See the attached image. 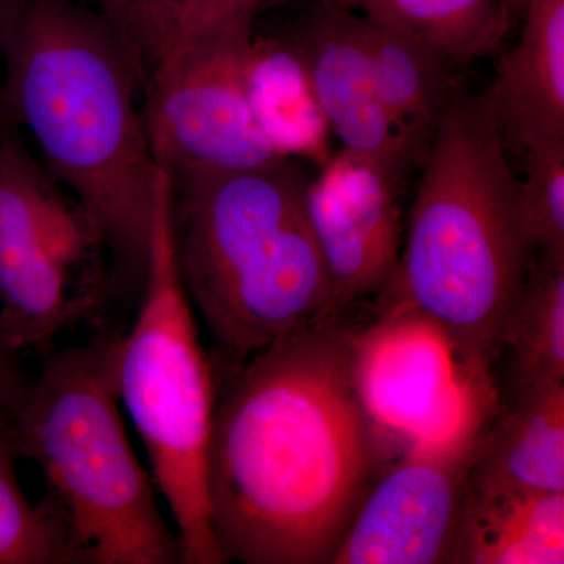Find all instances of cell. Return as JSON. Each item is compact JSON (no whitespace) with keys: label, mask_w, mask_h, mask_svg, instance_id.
<instances>
[{"label":"cell","mask_w":564,"mask_h":564,"mask_svg":"<svg viewBox=\"0 0 564 564\" xmlns=\"http://www.w3.org/2000/svg\"><path fill=\"white\" fill-rule=\"evenodd\" d=\"M352 383L381 433L413 441L452 432L474 408L494 402L492 386L467 372L443 329L411 311H386L352 332Z\"/></svg>","instance_id":"obj_10"},{"label":"cell","mask_w":564,"mask_h":564,"mask_svg":"<svg viewBox=\"0 0 564 564\" xmlns=\"http://www.w3.org/2000/svg\"><path fill=\"white\" fill-rule=\"evenodd\" d=\"M358 14L381 101L414 165H422L458 85L454 68L410 33Z\"/></svg>","instance_id":"obj_16"},{"label":"cell","mask_w":564,"mask_h":564,"mask_svg":"<svg viewBox=\"0 0 564 564\" xmlns=\"http://www.w3.org/2000/svg\"><path fill=\"white\" fill-rule=\"evenodd\" d=\"M20 458L14 417L0 408V564H76L57 516L22 491Z\"/></svg>","instance_id":"obj_20"},{"label":"cell","mask_w":564,"mask_h":564,"mask_svg":"<svg viewBox=\"0 0 564 564\" xmlns=\"http://www.w3.org/2000/svg\"><path fill=\"white\" fill-rule=\"evenodd\" d=\"M351 337L340 321L315 322L228 369L206 464L225 562L332 563L381 434L352 383Z\"/></svg>","instance_id":"obj_1"},{"label":"cell","mask_w":564,"mask_h":564,"mask_svg":"<svg viewBox=\"0 0 564 564\" xmlns=\"http://www.w3.org/2000/svg\"><path fill=\"white\" fill-rule=\"evenodd\" d=\"M115 291L98 223L18 132L0 137V318L11 347L50 350L61 334L98 317Z\"/></svg>","instance_id":"obj_7"},{"label":"cell","mask_w":564,"mask_h":564,"mask_svg":"<svg viewBox=\"0 0 564 564\" xmlns=\"http://www.w3.org/2000/svg\"><path fill=\"white\" fill-rule=\"evenodd\" d=\"M120 402L150 456L169 503L182 564H223L212 529L206 464L217 388L184 281L173 234V181L159 166L152 196L139 314L117 351Z\"/></svg>","instance_id":"obj_6"},{"label":"cell","mask_w":564,"mask_h":564,"mask_svg":"<svg viewBox=\"0 0 564 564\" xmlns=\"http://www.w3.org/2000/svg\"><path fill=\"white\" fill-rule=\"evenodd\" d=\"M521 24L486 93L505 144L522 151L564 140V0H530Z\"/></svg>","instance_id":"obj_13"},{"label":"cell","mask_w":564,"mask_h":564,"mask_svg":"<svg viewBox=\"0 0 564 564\" xmlns=\"http://www.w3.org/2000/svg\"><path fill=\"white\" fill-rule=\"evenodd\" d=\"M518 180V209L530 247L564 252V140L530 144Z\"/></svg>","instance_id":"obj_21"},{"label":"cell","mask_w":564,"mask_h":564,"mask_svg":"<svg viewBox=\"0 0 564 564\" xmlns=\"http://www.w3.org/2000/svg\"><path fill=\"white\" fill-rule=\"evenodd\" d=\"M529 2L530 0H503L505 11H507L510 25H514L518 24V22H521Z\"/></svg>","instance_id":"obj_26"},{"label":"cell","mask_w":564,"mask_h":564,"mask_svg":"<svg viewBox=\"0 0 564 564\" xmlns=\"http://www.w3.org/2000/svg\"><path fill=\"white\" fill-rule=\"evenodd\" d=\"M10 0H0V36H2L3 22H6L7 11H9ZM14 131L11 128L9 118H7L6 107H3L2 91V61H0V137L9 135Z\"/></svg>","instance_id":"obj_25"},{"label":"cell","mask_w":564,"mask_h":564,"mask_svg":"<svg viewBox=\"0 0 564 564\" xmlns=\"http://www.w3.org/2000/svg\"><path fill=\"white\" fill-rule=\"evenodd\" d=\"M432 47L452 68L499 50L510 31L503 0H336Z\"/></svg>","instance_id":"obj_18"},{"label":"cell","mask_w":564,"mask_h":564,"mask_svg":"<svg viewBox=\"0 0 564 564\" xmlns=\"http://www.w3.org/2000/svg\"><path fill=\"white\" fill-rule=\"evenodd\" d=\"M172 181L182 281L228 369L325 321L329 278L295 163Z\"/></svg>","instance_id":"obj_4"},{"label":"cell","mask_w":564,"mask_h":564,"mask_svg":"<svg viewBox=\"0 0 564 564\" xmlns=\"http://www.w3.org/2000/svg\"><path fill=\"white\" fill-rule=\"evenodd\" d=\"M252 22L177 44L152 73L143 107L155 163L172 177L284 162L256 120L248 87Z\"/></svg>","instance_id":"obj_8"},{"label":"cell","mask_w":564,"mask_h":564,"mask_svg":"<svg viewBox=\"0 0 564 564\" xmlns=\"http://www.w3.org/2000/svg\"><path fill=\"white\" fill-rule=\"evenodd\" d=\"M469 485L564 492V383L514 393L494 429H485Z\"/></svg>","instance_id":"obj_14"},{"label":"cell","mask_w":564,"mask_h":564,"mask_svg":"<svg viewBox=\"0 0 564 564\" xmlns=\"http://www.w3.org/2000/svg\"><path fill=\"white\" fill-rule=\"evenodd\" d=\"M0 61L11 128L98 223L118 289L141 288L159 165L131 51L79 0H10Z\"/></svg>","instance_id":"obj_2"},{"label":"cell","mask_w":564,"mask_h":564,"mask_svg":"<svg viewBox=\"0 0 564 564\" xmlns=\"http://www.w3.org/2000/svg\"><path fill=\"white\" fill-rule=\"evenodd\" d=\"M267 2L270 0H184L166 52L232 25L254 24L256 14Z\"/></svg>","instance_id":"obj_23"},{"label":"cell","mask_w":564,"mask_h":564,"mask_svg":"<svg viewBox=\"0 0 564 564\" xmlns=\"http://www.w3.org/2000/svg\"><path fill=\"white\" fill-rule=\"evenodd\" d=\"M451 563L563 564L564 492L467 486Z\"/></svg>","instance_id":"obj_15"},{"label":"cell","mask_w":564,"mask_h":564,"mask_svg":"<svg viewBox=\"0 0 564 564\" xmlns=\"http://www.w3.org/2000/svg\"><path fill=\"white\" fill-rule=\"evenodd\" d=\"M503 350L511 395L564 383V252H536Z\"/></svg>","instance_id":"obj_19"},{"label":"cell","mask_w":564,"mask_h":564,"mask_svg":"<svg viewBox=\"0 0 564 564\" xmlns=\"http://www.w3.org/2000/svg\"><path fill=\"white\" fill-rule=\"evenodd\" d=\"M410 226L380 313L436 323L467 372L492 386L533 248L518 209V177L488 93L456 85L422 165Z\"/></svg>","instance_id":"obj_3"},{"label":"cell","mask_w":564,"mask_h":564,"mask_svg":"<svg viewBox=\"0 0 564 564\" xmlns=\"http://www.w3.org/2000/svg\"><path fill=\"white\" fill-rule=\"evenodd\" d=\"M248 87L256 120L281 159L304 158L321 166L332 159L328 121L288 40L254 39Z\"/></svg>","instance_id":"obj_17"},{"label":"cell","mask_w":564,"mask_h":564,"mask_svg":"<svg viewBox=\"0 0 564 564\" xmlns=\"http://www.w3.org/2000/svg\"><path fill=\"white\" fill-rule=\"evenodd\" d=\"M397 182L380 162L345 150L307 182V217L329 278L325 321H343L391 281L402 231Z\"/></svg>","instance_id":"obj_11"},{"label":"cell","mask_w":564,"mask_h":564,"mask_svg":"<svg viewBox=\"0 0 564 564\" xmlns=\"http://www.w3.org/2000/svg\"><path fill=\"white\" fill-rule=\"evenodd\" d=\"M20 356L11 347L0 318V408L13 417L31 383V377L22 370Z\"/></svg>","instance_id":"obj_24"},{"label":"cell","mask_w":564,"mask_h":564,"mask_svg":"<svg viewBox=\"0 0 564 564\" xmlns=\"http://www.w3.org/2000/svg\"><path fill=\"white\" fill-rule=\"evenodd\" d=\"M118 339L47 352L14 414L18 452L39 466L76 564H182L118 408Z\"/></svg>","instance_id":"obj_5"},{"label":"cell","mask_w":564,"mask_h":564,"mask_svg":"<svg viewBox=\"0 0 564 564\" xmlns=\"http://www.w3.org/2000/svg\"><path fill=\"white\" fill-rule=\"evenodd\" d=\"M345 151L380 162L397 181L414 166L381 101L356 11L322 0L288 40Z\"/></svg>","instance_id":"obj_12"},{"label":"cell","mask_w":564,"mask_h":564,"mask_svg":"<svg viewBox=\"0 0 564 564\" xmlns=\"http://www.w3.org/2000/svg\"><path fill=\"white\" fill-rule=\"evenodd\" d=\"M109 22L131 51L144 90L169 50L184 0H79Z\"/></svg>","instance_id":"obj_22"},{"label":"cell","mask_w":564,"mask_h":564,"mask_svg":"<svg viewBox=\"0 0 564 564\" xmlns=\"http://www.w3.org/2000/svg\"><path fill=\"white\" fill-rule=\"evenodd\" d=\"M492 408L478 404L452 432L408 444L403 458L370 486L329 564L451 563Z\"/></svg>","instance_id":"obj_9"}]
</instances>
